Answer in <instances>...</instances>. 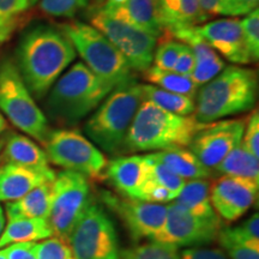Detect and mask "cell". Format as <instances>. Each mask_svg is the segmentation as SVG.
<instances>
[{"label":"cell","mask_w":259,"mask_h":259,"mask_svg":"<svg viewBox=\"0 0 259 259\" xmlns=\"http://www.w3.org/2000/svg\"><path fill=\"white\" fill-rule=\"evenodd\" d=\"M72 42L52 25L27 29L16 50V66L29 92L41 100L76 58Z\"/></svg>","instance_id":"1"},{"label":"cell","mask_w":259,"mask_h":259,"mask_svg":"<svg viewBox=\"0 0 259 259\" xmlns=\"http://www.w3.org/2000/svg\"><path fill=\"white\" fill-rule=\"evenodd\" d=\"M206 125L197 120L194 114H173L143 100L121 148L126 153L186 148Z\"/></svg>","instance_id":"2"},{"label":"cell","mask_w":259,"mask_h":259,"mask_svg":"<svg viewBox=\"0 0 259 259\" xmlns=\"http://www.w3.org/2000/svg\"><path fill=\"white\" fill-rule=\"evenodd\" d=\"M258 78L253 70L225 67L197 92L194 116L204 124L250 111L257 100Z\"/></svg>","instance_id":"3"},{"label":"cell","mask_w":259,"mask_h":259,"mask_svg":"<svg viewBox=\"0 0 259 259\" xmlns=\"http://www.w3.org/2000/svg\"><path fill=\"white\" fill-rule=\"evenodd\" d=\"M114 87L96 76L83 63L59 77L48 95L46 109L54 121L72 125L101 105Z\"/></svg>","instance_id":"4"},{"label":"cell","mask_w":259,"mask_h":259,"mask_svg":"<svg viewBox=\"0 0 259 259\" xmlns=\"http://www.w3.org/2000/svg\"><path fill=\"white\" fill-rule=\"evenodd\" d=\"M142 101V84L132 80L116 87L87 121L88 138L107 153L120 150Z\"/></svg>","instance_id":"5"},{"label":"cell","mask_w":259,"mask_h":259,"mask_svg":"<svg viewBox=\"0 0 259 259\" xmlns=\"http://www.w3.org/2000/svg\"><path fill=\"white\" fill-rule=\"evenodd\" d=\"M78 53L96 76L114 88L135 80L132 70L122 54L101 31L83 22L73 21L59 25Z\"/></svg>","instance_id":"6"},{"label":"cell","mask_w":259,"mask_h":259,"mask_svg":"<svg viewBox=\"0 0 259 259\" xmlns=\"http://www.w3.org/2000/svg\"><path fill=\"white\" fill-rule=\"evenodd\" d=\"M0 112L22 132L44 144L50 135L47 116L35 102L16 64L9 58L0 61Z\"/></svg>","instance_id":"7"},{"label":"cell","mask_w":259,"mask_h":259,"mask_svg":"<svg viewBox=\"0 0 259 259\" xmlns=\"http://www.w3.org/2000/svg\"><path fill=\"white\" fill-rule=\"evenodd\" d=\"M48 161L66 170L82 174L89 181L106 179L108 161L101 150L77 130L58 128L45 142Z\"/></svg>","instance_id":"8"},{"label":"cell","mask_w":259,"mask_h":259,"mask_svg":"<svg viewBox=\"0 0 259 259\" xmlns=\"http://www.w3.org/2000/svg\"><path fill=\"white\" fill-rule=\"evenodd\" d=\"M92 203L89 180L72 170H61L52 183V204L48 222L53 236L69 240V236Z\"/></svg>","instance_id":"9"},{"label":"cell","mask_w":259,"mask_h":259,"mask_svg":"<svg viewBox=\"0 0 259 259\" xmlns=\"http://www.w3.org/2000/svg\"><path fill=\"white\" fill-rule=\"evenodd\" d=\"M67 242L76 259H119L120 254L114 223L99 203H90Z\"/></svg>","instance_id":"10"},{"label":"cell","mask_w":259,"mask_h":259,"mask_svg":"<svg viewBox=\"0 0 259 259\" xmlns=\"http://www.w3.org/2000/svg\"><path fill=\"white\" fill-rule=\"evenodd\" d=\"M90 23L112 42L132 70L147 72L153 64L156 37L134 24L106 14L101 9L94 12Z\"/></svg>","instance_id":"11"},{"label":"cell","mask_w":259,"mask_h":259,"mask_svg":"<svg viewBox=\"0 0 259 259\" xmlns=\"http://www.w3.org/2000/svg\"><path fill=\"white\" fill-rule=\"evenodd\" d=\"M222 228L220 218L206 219L193 215L174 202L167 205L166 220L151 241L174 247H194L211 244Z\"/></svg>","instance_id":"12"},{"label":"cell","mask_w":259,"mask_h":259,"mask_svg":"<svg viewBox=\"0 0 259 259\" xmlns=\"http://www.w3.org/2000/svg\"><path fill=\"white\" fill-rule=\"evenodd\" d=\"M102 203L120 219L132 240H153L163 227L167 205L145 200L119 197L111 191H101Z\"/></svg>","instance_id":"13"},{"label":"cell","mask_w":259,"mask_h":259,"mask_svg":"<svg viewBox=\"0 0 259 259\" xmlns=\"http://www.w3.org/2000/svg\"><path fill=\"white\" fill-rule=\"evenodd\" d=\"M246 122L244 119L209 122L194 136L190 150L205 167L213 169L233 149L241 143Z\"/></svg>","instance_id":"14"},{"label":"cell","mask_w":259,"mask_h":259,"mask_svg":"<svg viewBox=\"0 0 259 259\" xmlns=\"http://www.w3.org/2000/svg\"><path fill=\"white\" fill-rule=\"evenodd\" d=\"M258 190V181L222 176L210 185V202L220 219L234 222L254 205Z\"/></svg>","instance_id":"15"},{"label":"cell","mask_w":259,"mask_h":259,"mask_svg":"<svg viewBox=\"0 0 259 259\" xmlns=\"http://www.w3.org/2000/svg\"><path fill=\"white\" fill-rule=\"evenodd\" d=\"M196 31L227 60L238 65L252 63L242 35L240 19H216L203 25H196Z\"/></svg>","instance_id":"16"},{"label":"cell","mask_w":259,"mask_h":259,"mask_svg":"<svg viewBox=\"0 0 259 259\" xmlns=\"http://www.w3.org/2000/svg\"><path fill=\"white\" fill-rule=\"evenodd\" d=\"M171 36L191 48L194 56V67L190 78L197 87H202L215 78L225 69V61L211 46L199 36L196 27L183 28L170 31Z\"/></svg>","instance_id":"17"},{"label":"cell","mask_w":259,"mask_h":259,"mask_svg":"<svg viewBox=\"0 0 259 259\" xmlns=\"http://www.w3.org/2000/svg\"><path fill=\"white\" fill-rule=\"evenodd\" d=\"M56 171L51 167L31 168L14 163L0 166V202H14L35 187L53 181Z\"/></svg>","instance_id":"18"},{"label":"cell","mask_w":259,"mask_h":259,"mask_svg":"<svg viewBox=\"0 0 259 259\" xmlns=\"http://www.w3.org/2000/svg\"><path fill=\"white\" fill-rule=\"evenodd\" d=\"M105 174L119 193L127 198L139 199L148 181V161L145 155L113 158L107 163Z\"/></svg>","instance_id":"19"},{"label":"cell","mask_w":259,"mask_h":259,"mask_svg":"<svg viewBox=\"0 0 259 259\" xmlns=\"http://www.w3.org/2000/svg\"><path fill=\"white\" fill-rule=\"evenodd\" d=\"M100 9L113 17L136 25L156 38L160 37L163 31L158 16L157 0H126L124 5H111L105 3Z\"/></svg>","instance_id":"20"},{"label":"cell","mask_w":259,"mask_h":259,"mask_svg":"<svg viewBox=\"0 0 259 259\" xmlns=\"http://www.w3.org/2000/svg\"><path fill=\"white\" fill-rule=\"evenodd\" d=\"M162 29L168 31L191 28L209 17L200 9L198 0H157Z\"/></svg>","instance_id":"21"},{"label":"cell","mask_w":259,"mask_h":259,"mask_svg":"<svg viewBox=\"0 0 259 259\" xmlns=\"http://www.w3.org/2000/svg\"><path fill=\"white\" fill-rule=\"evenodd\" d=\"M4 232L0 236V250L19 242H37L53 236V231L45 219H32L18 215H6Z\"/></svg>","instance_id":"22"},{"label":"cell","mask_w":259,"mask_h":259,"mask_svg":"<svg viewBox=\"0 0 259 259\" xmlns=\"http://www.w3.org/2000/svg\"><path fill=\"white\" fill-rule=\"evenodd\" d=\"M155 160L160 161L168 169L180 177L181 179L189 181L196 179H209L212 177V170L205 167L199 158L190 149L173 148L167 150L155 151L150 154Z\"/></svg>","instance_id":"23"},{"label":"cell","mask_w":259,"mask_h":259,"mask_svg":"<svg viewBox=\"0 0 259 259\" xmlns=\"http://www.w3.org/2000/svg\"><path fill=\"white\" fill-rule=\"evenodd\" d=\"M6 163L19 164L31 168L50 167L46 151L27 136L11 134L6 138L3 150Z\"/></svg>","instance_id":"24"},{"label":"cell","mask_w":259,"mask_h":259,"mask_svg":"<svg viewBox=\"0 0 259 259\" xmlns=\"http://www.w3.org/2000/svg\"><path fill=\"white\" fill-rule=\"evenodd\" d=\"M210 185L208 179L186 181L173 202L200 218H219L210 202Z\"/></svg>","instance_id":"25"},{"label":"cell","mask_w":259,"mask_h":259,"mask_svg":"<svg viewBox=\"0 0 259 259\" xmlns=\"http://www.w3.org/2000/svg\"><path fill=\"white\" fill-rule=\"evenodd\" d=\"M52 183L53 181L42 184L22 198L6 203V215L48 220L52 204Z\"/></svg>","instance_id":"26"},{"label":"cell","mask_w":259,"mask_h":259,"mask_svg":"<svg viewBox=\"0 0 259 259\" xmlns=\"http://www.w3.org/2000/svg\"><path fill=\"white\" fill-rule=\"evenodd\" d=\"M212 171L221 177H238L259 183L258 157L253 156L241 144L233 149L231 153L213 168Z\"/></svg>","instance_id":"27"},{"label":"cell","mask_w":259,"mask_h":259,"mask_svg":"<svg viewBox=\"0 0 259 259\" xmlns=\"http://www.w3.org/2000/svg\"><path fill=\"white\" fill-rule=\"evenodd\" d=\"M143 100L151 102L163 111L178 115H191L196 109L194 99L180 94L170 93L155 85H142Z\"/></svg>","instance_id":"28"},{"label":"cell","mask_w":259,"mask_h":259,"mask_svg":"<svg viewBox=\"0 0 259 259\" xmlns=\"http://www.w3.org/2000/svg\"><path fill=\"white\" fill-rule=\"evenodd\" d=\"M147 78L155 87L167 90V92L180 94L192 99H196L198 87L192 82L190 76L180 74L176 71L161 70L156 66H150L145 74Z\"/></svg>","instance_id":"29"},{"label":"cell","mask_w":259,"mask_h":259,"mask_svg":"<svg viewBox=\"0 0 259 259\" xmlns=\"http://www.w3.org/2000/svg\"><path fill=\"white\" fill-rule=\"evenodd\" d=\"M119 259H180V255L174 246L149 241L120 251Z\"/></svg>","instance_id":"30"},{"label":"cell","mask_w":259,"mask_h":259,"mask_svg":"<svg viewBox=\"0 0 259 259\" xmlns=\"http://www.w3.org/2000/svg\"><path fill=\"white\" fill-rule=\"evenodd\" d=\"M145 158H147L149 167L148 180L153 181L157 185L166 187V189L171 191L177 196L179 191L183 189V186L185 185L186 180L181 179L180 177L174 174L164 164H162L160 161L155 160L150 154L145 155Z\"/></svg>","instance_id":"31"},{"label":"cell","mask_w":259,"mask_h":259,"mask_svg":"<svg viewBox=\"0 0 259 259\" xmlns=\"http://www.w3.org/2000/svg\"><path fill=\"white\" fill-rule=\"evenodd\" d=\"M218 240L231 259H259V247L236 239L229 233L227 227H222Z\"/></svg>","instance_id":"32"},{"label":"cell","mask_w":259,"mask_h":259,"mask_svg":"<svg viewBox=\"0 0 259 259\" xmlns=\"http://www.w3.org/2000/svg\"><path fill=\"white\" fill-rule=\"evenodd\" d=\"M35 255L37 259H76L66 240L51 236L41 242H34Z\"/></svg>","instance_id":"33"},{"label":"cell","mask_w":259,"mask_h":259,"mask_svg":"<svg viewBox=\"0 0 259 259\" xmlns=\"http://www.w3.org/2000/svg\"><path fill=\"white\" fill-rule=\"evenodd\" d=\"M89 0H38L40 10L52 17L72 18L85 9Z\"/></svg>","instance_id":"34"},{"label":"cell","mask_w":259,"mask_h":259,"mask_svg":"<svg viewBox=\"0 0 259 259\" xmlns=\"http://www.w3.org/2000/svg\"><path fill=\"white\" fill-rule=\"evenodd\" d=\"M240 21L246 47L251 61L254 63L259 59V10L254 9L253 11L248 12Z\"/></svg>","instance_id":"35"},{"label":"cell","mask_w":259,"mask_h":259,"mask_svg":"<svg viewBox=\"0 0 259 259\" xmlns=\"http://www.w3.org/2000/svg\"><path fill=\"white\" fill-rule=\"evenodd\" d=\"M183 44L179 41H166L157 47L154 53V66L161 70L173 71Z\"/></svg>","instance_id":"36"},{"label":"cell","mask_w":259,"mask_h":259,"mask_svg":"<svg viewBox=\"0 0 259 259\" xmlns=\"http://www.w3.org/2000/svg\"><path fill=\"white\" fill-rule=\"evenodd\" d=\"M233 236L239 240L259 247V215L254 212L241 225L235 227H227Z\"/></svg>","instance_id":"37"},{"label":"cell","mask_w":259,"mask_h":259,"mask_svg":"<svg viewBox=\"0 0 259 259\" xmlns=\"http://www.w3.org/2000/svg\"><path fill=\"white\" fill-rule=\"evenodd\" d=\"M37 3L38 0H0V24L18 21Z\"/></svg>","instance_id":"38"},{"label":"cell","mask_w":259,"mask_h":259,"mask_svg":"<svg viewBox=\"0 0 259 259\" xmlns=\"http://www.w3.org/2000/svg\"><path fill=\"white\" fill-rule=\"evenodd\" d=\"M240 144L253 156L259 157V115L257 109L252 113L245 125Z\"/></svg>","instance_id":"39"},{"label":"cell","mask_w":259,"mask_h":259,"mask_svg":"<svg viewBox=\"0 0 259 259\" xmlns=\"http://www.w3.org/2000/svg\"><path fill=\"white\" fill-rule=\"evenodd\" d=\"M176 194L171 192V191L166 189V187L157 185V184L153 183V181L148 180L143 191H142L139 199L150 203L164 204L173 202V200L176 199Z\"/></svg>","instance_id":"40"},{"label":"cell","mask_w":259,"mask_h":259,"mask_svg":"<svg viewBox=\"0 0 259 259\" xmlns=\"http://www.w3.org/2000/svg\"><path fill=\"white\" fill-rule=\"evenodd\" d=\"M200 9L208 17L210 16H228L235 17L231 0H198Z\"/></svg>","instance_id":"41"},{"label":"cell","mask_w":259,"mask_h":259,"mask_svg":"<svg viewBox=\"0 0 259 259\" xmlns=\"http://www.w3.org/2000/svg\"><path fill=\"white\" fill-rule=\"evenodd\" d=\"M34 242H19L2 248L6 259H37L35 255Z\"/></svg>","instance_id":"42"},{"label":"cell","mask_w":259,"mask_h":259,"mask_svg":"<svg viewBox=\"0 0 259 259\" xmlns=\"http://www.w3.org/2000/svg\"><path fill=\"white\" fill-rule=\"evenodd\" d=\"M180 259H228L225 252L219 248L192 247L181 252Z\"/></svg>","instance_id":"43"},{"label":"cell","mask_w":259,"mask_h":259,"mask_svg":"<svg viewBox=\"0 0 259 259\" xmlns=\"http://www.w3.org/2000/svg\"><path fill=\"white\" fill-rule=\"evenodd\" d=\"M194 67V56L191 51V48L186 45L183 44V47H181L180 54L178 57V60L176 63V66H174V70L176 72L180 74H185V76H190L191 72H192Z\"/></svg>","instance_id":"44"},{"label":"cell","mask_w":259,"mask_h":259,"mask_svg":"<svg viewBox=\"0 0 259 259\" xmlns=\"http://www.w3.org/2000/svg\"><path fill=\"white\" fill-rule=\"evenodd\" d=\"M233 9H234L235 17L238 16H245L248 12L258 9L259 0H231Z\"/></svg>","instance_id":"45"},{"label":"cell","mask_w":259,"mask_h":259,"mask_svg":"<svg viewBox=\"0 0 259 259\" xmlns=\"http://www.w3.org/2000/svg\"><path fill=\"white\" fill-rule=\"evenodd\" d=\"M17 25L18 21L8 22V23L0 24V44L5 42L10 36H11L12 32H14L15 29L17 28Z\"/></svg>","instance_id":"46"},{"label":"cell","mask_w":259,"mask_h":259,"mask_svg":"<svg viewBox=\"0 0 259 259\" xmlns=\"http://www.w3.org/2000/svg\"><path fill=\"white\" fill-rule=\"evenodd\" d=\"M5 223H6L5 211H4V209H3V206L0 205V236H2L3 232H4V228H5Z\"/></svg>","instance_id":"47"},{"label":"cell","mask_w":259,"mask_h":259,"mask_svg":"<svg viewBox=\"0 0 259 259\" xmlns=\"http://www.w3.org/2000/svg\"><path fill=\"white\" fill-rule=\"evenodd\" d=\"M6 127H8V122H6L4 115H3V113L0 112V135H2L3 132L5 131Z\"/></svg>","instance_id":"48"},{"label":"cell","mask_w":259,"mask_h":259,"mask_svg":"<svg viewBox=\"0 0 259 259\" xmlns=\"http://www.w3.org/2000/svg\"><path fill=\"white\" fill-rule=\"evenodd\" d=\"M107 4L111 5H124L126 3V0H107Z\"/></svg>","instance_id":"49"},{"label":"cell","mask_w":259,"mask_h":259,"mask_svg":"<svg viewBox=\"0 0 259 259\" xmlns=\"http://www.w3.org/2000/svg\"><path fill=\"white\" fill-rule=\"evenodd\" d=\"M0 259H6L4 252H3V250H0Z\"/></svg>","instance_id":"50"},{"label":"cell","mask_w":259,"mask_h":259,"mask_svg":"<svg viewBox=\"0 0 259 259\" xmlns=\"http://www.w3.org/2000/svg\"><path fill=\"white\" fill-rule=\"evenodd\" d=\"M0 149H2V145H0Z\"/></svg>","instance_id":"51"}]
</instances>
